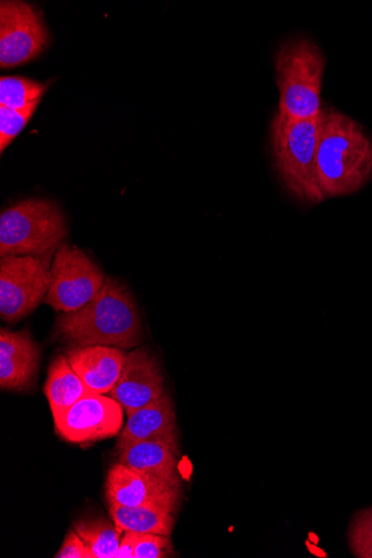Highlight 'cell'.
Here are the masks:
<instances>
[{
	"label": "cell",
	"instance_id": "obj_9",
	"mask_svg": "<svg viewBox=\"0 0 372 558\" xmlns=\"http://www.w3.org/2000/svg\"><path fill=\"white\" fill-rule=\"evenodd\" d=\"M123 414L122 405L109 395L92 393L55 420L56 430L69 442L92 444L120 435Z\"/></svg>",
	"mask_w": 372,
	"mask_h": 558
},
{
	"label": "cell",
	"instance_id": "obj_8",
	"mask_svg": "<svg viewBox=\"0 0 372 558\" xmlns=\"http://www.w3.org/2000/svg\"><path fill=\"white\" fill-rule=\"evenodd\" d=\"M50 40L43 16L25 2L0 3V66L14 69L44 53Z\"/></svg>",
	"mask_w": 372,
	"mask_h": 558
},
{
	"label": "cell",
	"instance_id": "obj_20",
	"mask_svg": "<svg viewBox=\"0 0 372 558\" xmlns=\"http://www.w3.org/2000/svg\"><path fill=\"white\" fill-rule=\"evenodd\" d=\"M38 106L35 105L24 111L0 107V151L2 154L28 124Z\"/></svg>",
	"mask_w": 372,
	"mask_h": 558
},
{
	"label": "cell",
	"instance_id": "obj_11",
	"mask_svg": "<svg viewBox=\"0 0 372 558\" xmlns=\"http://www.w3.org/2000/svg\"><path fill=\"white\" fill-rule=\"evenodd\" d=\"M165 387L166 377L156 359L145 349H136L128 354L122 375L109 396L130 417L161 397L167 391Z\"/></svg>",
	"mask_w": 372,
	"mask_h": 558
},
{
	"label": "cell",
	"instance_id": "obj_12",
	"mask_svg": "<svg viewBox=\"0 0 372 558\" xmlns=\"http://www.w3.org/2000/svg\"><path fill=\"white\" fill-rule=\"evenodd\" d=\"M145 440L165 442L178 454L180 452L176 405L168 391L129 417L116 451L119 454L132 445Z\"/></svg>",
	"mask_w": 372,
	"mask_h": 558
},
{
	"label": "cell",
	"instance_id": "obj_4",
	"mask_svg": "<svg viewBox=\"0 0 372 558\" xmlns=\"http://www.w3.org/2000/svg\"><path fill=\"white\" fill-rule=\"evenodd\" d=\"M326 64L322 49L308 38H290L279 46L275 70L280 116L304 120L322 114Z\"/></svg>",
	"mask_w": 372,
	"mask_h": 558
},
{
	"label": "cell",
	"instance_id": "obj_21",
	"mask_svg": "<svg viewBox=\"0 0 372 558\" xmlns=\"http://www.w3.org/2000/svg\"><path fill=\"white\" fill-rule=\"evenodd\" d=\"M177 553L170 536L140 534L134 558H170Z\"/></svg>",
	"mask_w": 372,
	"mask_h": 558
},
{
	"label": "cell",
	"instance_id": "obj_16",
	"mask_svg": "<svg viewBox=\"0 0 372 558\" xmlns=\"http://www.w3.org/2000/svg\"><path fill=\"white\" fill-rule=\"evenodd\" d=\"M52 418L62 416L82 398L95 393L70 365L64 354L52 360L44 386Z\"/></svg>",
	"mask_w": 372,
	"mask_h": 558
},
{
	"label": "cell",
	"instance_id": "obj_2",
	"mask_svg": "<svg viewBox=\"0 0 372 558\" xmlns=\"http://www.w3.org/2000/svg\"><path fill=\"white\" fill-rule=\"evenodd\" d=\"M319 187L325 199L357 193L372 180V141L343 112L323 109L316 151Z\"/></svg>",
	"mask_w": 372,
	"mask_h": 558
},
{
	"label": "cell",
	"instance_id": "obj_10",
	"mask_svg": "<svg viewBox=\"0 0 372 558\" xmlns=\"http://www.w3.org/2000/svg\"><path fill=\"white\" fill-rule=\"evenodd\" d=\"M105 496L109 504L125 507H154L178 512L181 487L141 475L118 463L105 482Z\"/></svg>",
	"mask_w": 372,
	"mask_h": 558
},
{
	"label": "cell",
	"instance_id": "obj_1",
	"mask_svg": "<svg viewBox=\"0 0 372 558\" xmlns=\"http://www.w3.org/2000/svg\"><path fill=\"white\" fill-rule=\"evenodd\" d=\"M55 336L75 347L132 349L142 341V320L128 288L108 277L83 308L58 318Z\"/></svg>",
	"mask_w": 372,
	"mask_h": 558
},
{
	"label": "cell",
	"instance_id": "obj_24",
	"mask_svg": "<svg viewBox=\"0 0 372 558\" xmlns=\"http://www.w3.org/2000/svg\"><path fill=\"white\" fill-rule=\"evenodd\" d=\"M139 533L136 532H124L117 558H134L135 547L139 541Z\"/></svg>",
	"mask_w": 372,
	"mask_h": 558
},
{
	"label": "cell",
	"instance_id": "obj_5",
	"mask_svg": "<svg viewBox=\"0 0 372 558\" xmlns=\"http://www.w3.org/2000/svg\"><path fill=\"white\" fill-rule=\"evenodd\" d=\"M68 234L65 218L56 202L21 201L0 216V257L50 258Z\"/></svg>",
	"mask_w": 372,
	"mask_h": 558
},
{
	"label": "cell",
	"instance_id": "obj_23",
	"mask_svg": "<svg viewBox=\"0 0 372 558\" xmlns=\"http://www.w3.org/2000/svg\"><path fill=\"white\" fill-rule=\"evenodd\" d=\"M56 558H95L74 529L70 530Z\"/></svg>",
	"mask_w": 372,
	"mask_h": 558
},
{
	"label": "cell",
	"instance_id": "obj_6",
	"mask_svg": "<svg viewBox=\"0 0 372 558\" xmlns=\"http://www.w3.org/2000/svg\"><path fill=\"white\" fill-rule=\"evenodd\" d=\"M50 258L8 256L0 260V316L15 324L33 314L51 283Z\"/></svg>",
	"mask_w": 372,
	"mask_h": 558
},
{
	"label": "cell",
	"instance_id": "obj_22",
	"mask_svg": "<svg viewBox=\"0 0 372 558\" xmlns=\"http://www.w3.org/2000/svg\"><path fill=\"white\" fill-rule=\"evenodd\" d=\"M372 544V507L359 512L349 530V545L353 555H357Z\"/></svg>",
	"mask_w": 372,
	"mask_h": 558
},
{
	"label": "cell",
	"instance_id": "obj_3",
	"mask_svg": "<svg viewBox=\"0 0 372 558\" xmlns=\"http://www.w3.org/2000/svg\"><path fill=\"white\" fill-rule=\"evenodd\" d=\"M322 114L299 120L277 112L272 121V155L278 178L288 195L303 206H316L325 201L316 171Z\"/></svg>",
	"mask_w": 372,
	"mask_h": 558
},
{
	"label": "cell",
	"instance_id": "obj_18",
	"mask_svg": "<svg viewBox=\"0 0 372 558\" xmlns=\"http://www.w3.org/2000/svg\"><path fill=\"white\" fill-rule=\"evenodd\" d=\"M95 558H117L124 531L111 519H86L73 527Z\"/></svg>",
	"mask_w": 372,
	"mask_h": 558
},
{
	"label": "cell",
	"instance_id": "obj_7",
	"mask_svg": "<svg viewBox=\"0 0 372 558\" xmlns=\"http://www.w3.org/2000/svg\"><path fill=\"white\" fill-rule=\"evenodd\" d=\"M50 272V289L44 302L65 314L83 308L106 279L83 250L67 243L57 251Z\"/></svg>",
	"mask_w": 372,
	"mask_h": 558
},
{
	"label": "cell",
	"instance_id": "obj_13",
	"mask_svg": "<svg viewBox=\"0 0 372 558\" xmlns=\"http://www.w3.org/2000/svg\"><path fill=\"white\" fill-rule=\"evenodd\" d=\"M40 348L27 330L0 331V387L8 391L33 388L40 363Z\"/></svg>",
	"mask_w": 372,
	"mask_h": 558
},
{
	"label": "cell",
	"instance_id": "obj_19",
	"mask_svg": "<svg viewBox=\"0 0 372 558\" xmlns=\"http://www.w3.org/2000/svg\"><path fill=\"white\" fill-rule=\"evenodd\" d=\"M49 84L20 76L0 78V107L24 111L39 105Z\"/></svg>",
	"mask_w": 372,
	"mask_h": 558
},
{
	"label": "cell",
	"instance_id": "obj_17",
	"mask_svg": "<svg viewBox=\"0 0 372 558\" xmlns=\"http://www.w3.org/2000/svg\"><path fill=\"white\" fill-rule=\"evenodd\" d=\"M111 519L124 531L139 534L170 536L176 526V514L154 507H125L109 504Z\"/></svg>",
	"mask_w": 372,
	"mask_h": 558
},
{
	"label": "cell",
	"instance_id": "obj_14",
	"mask_svg": "<svg viewBox=\"0 0 372 558\" xmlns=\"http://www.w3.org/2000/svg\"><path fill=\"white\" fill-rule=\"evenodd\" d=\"M128 354L118 347L88 345L70 349L65 356L93 392L109 395L122 375Z\"/></svg>",
	"mask_w": 372,
	"mask_h": 558
},
{
	"label": "cell",
	"instance_id": "obj_15",
	"mask_svg": "<svg viewBox=\"0 0 372 558\" xmlns=\"http://www.w3.org/2000/svg\"><path fill=\"white\" fill-rule=\"evenodd\" d=\"M178 456L165 442L145 440L119 453V463L141 475L181 487Z\"/></svg>",
	"mask_w": 372,
	"mask_h": 558
},
{
	"label": "cell",
	"instance_id": "obj_25",
	"mask_svg": "<svg viewBox=\"0 0 372 558\" xmlns=\"http://www.w3.org/2000/svg\"><path fill=\"white\" fill-rule=\"evenodd\" d=\"M357 557H361V558H372V544L367 546L365 548H363L358 555Z\"/></svg>",
	"mask_w": 372,
	"mask_h": 558
}]
</instances>
